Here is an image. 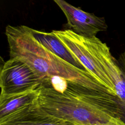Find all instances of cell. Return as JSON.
Listing matches in <instances>:
<instances>
[{
    "mask_svg": "<svg viewBox=\"0 0 125 125\" xmlns=\"http://www.w3.org/2000/svg\"><path fill=\"white\" fill-rule=\"evenodd\" d=\"M53 31L85 69L91 73L112 95L116 96L114 83L103 69L97 57L95 50L96 37L82 36L68 29Z\"/></svg>",
    "mask_w": 125,
    "mask_h": 125,
    "instance_id": "3",
    "label": "cell"
},
{
    "mask_svg": "<svg viewBox=\"0 0 125 125\" xmlns=\"http://www.w3.org/2000/svg\"><path fill=\"white\" fill-rule=\"evenodd\" d=\"M97 57L103 69L114 83L125 122V49L117 60L112 55L109 47L104 44L99 49Z\"/></svg>",
    "mask_w": 125,
    "mask_h": 125,
    "instance_id": "6",
    "label": "cell"
},
{
    "mask_svg": "<svg viewBox=\"0 0 125 125\" xmlns=\"http://www.w3.org/2000/svg\"><path fill=\"white\" fill-rule=\"evenodd\" d=\"M10 57L19 58L29 65L42 83L59 76L86 87L111 94L109 90L88 71L80 69L46 48L25 25H7L5 28Z\"/></svg>",
    "mask_w": 125,
    "mask_h": 125,
    "instance_id": "2",
    "label": "cell"
},
{
    "mask_svg": "<svg viewBox=\"0 0 125 125\" xmlns=\"http://www.w3.org/2000/svg\"><path fill=\"white\" fill-rule=\"evenodd\" d=\"M31 31L36 39L51 52L72 65L87 70L80 61L71 54L53 31L46 32L32 28H31Z\"/></svg>",
    "mask_w": 125,
    "mask_h": 125,
    "instance_id": "8",
    "label": "cell"
},
{
    "mask_svg": "<svg viewBox=\"0 0 125 125\" xmlns=\"http://www.w3.org/2000/svg\"><path fill=\"white\" fill-rule=\"evenodd\" d=\"M40 85L26 92L0 96V120L24 107L35 104L39 96Z\"/></svg>",
    "mask_w": 125,
    "mask_h": 125,
    "instance_id": "9",
    "label": "cell"
},
{
    "mask_svg": "<svg viewBox=\"0 0 125 125\" xmlns=\"http://www.w3.org/2000/svg\"><path fill=\"white\" fill-rule=\"evenodd\" d=\"M37 103L49 113L77 125H125L116 96L72 82L60 91L41 84Z\"/></svg>",
    "mask_w": 125,
    "mask_h": 125,
    "instance_id": "1",
    "label": "cell"
},
{
    "mask_svg": "<svg viewBox=\"0 0 125 125\" xmlns=\"http://www.w3.org/2000/svg\"><path fill=\"white\" fill-rule=\"evenodd\" d=\"M0 125H77L57 117L42 108L37 102L0 120Z\"/></svg>",
    "mask_w": 125,
    "mask_h": 125,
    "instance_id": "7",
    "label": "cell"
},
{
    "mask_svg": "<svg viewBox=\"0 0 125 125\" xmlns=\"http://www.w3.org/2000/svg\"><path fill=\"white\" fill-rule=\"evenodd\" d=\"M41 83V79L29 65L19 58L10 57L0 70V96L26 92Z\"/></svg>",
    "mask_w": 125,
    "mask_h": 125,
    "instance_id": "4",
    "label": "cell"
},
{
    "mask_svg": "<svg viewBox=\"0 0 125 125\" xmlns=\"http://www.w3.org/2000/svg\"><path fill=\"white\" fill-rule=\"evenodd\" d=\"M65 14L67 27L75 33L83 36H96L100 31H105L107 25L103 17L85 12L64 0H53Z\"/></svg>",
    "mask_w": 125,
    "mask_h": 125,
    "instance_id": "5",
    "label": "cell"
}]
</instances>
